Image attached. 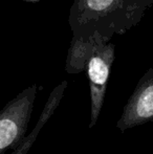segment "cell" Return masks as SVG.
<instances>
[{
    "mask_svg": "<svg viewBox=\"0 0 153 154\" xmlns=\"http://www.w3.org/2000/svg\"><path fill=\"white\" fill-rule=\"evenodd\" d=\"M153 0H74L68 14L72 39L106 41L136 26Z\"/></svg>",
    "mask_w": 153,
    "mask_h": 154,
    "instance_id": "obj_1",
    "label": "cell"
},
{
    "mask_svg": "<svg viewBox=\"0 0 153 154\" xmlns=\"http://www.w3.org/2000/svg\"><path fill=\"white\" fill-rule=\"evenodd\" d=\"M38 87L29 86L12 99L0 110V154L17 148L22 144L34 110Z\"/></svg>",
    "mask_w": 153,
    "mask_h": 154,
    "instance_id": "obj_2",
    "label": "cell"
},
{
    "mask_svg": "<svg viewBox=\"0 0 153 154\" xmlns=\"http://www.w3.org/2000/svg\"><path fill=\"white\" fill-rule=\"evenodd\" d=\"M93 40L91 51L86 62L90 89V122L89 128L96 126L104 105L107 84L115 61V46L110 41L100 37H91ZM78 40V39H77Z\"/></svg>",
    "mask_w": 153,
    "mask_h": 154,
    "instance_id": "obj_3",
    "label": "cell"
},
{
    "mask_svg": "<svg viewBox=\"0 0 153 154\" xmlns=\"http://www.w3.org/2000/svg\"><path fill=\"white\" fill-rule=\"evenodd\" d=\"M153 123V67L139 79L127 101L116 127L124 132L131 128Z\"/></svg>",
    "mask_w": 153,
    "mask_h": 154,
    "instance_id": "obj_4",
    "label": "cell"
},
{
    "mask_svg": "<svg viewBox=\"0 0 153 154\" xmlns=\"http://www.w3.org/2000/svg\"><path fill=\"white\" fill-rule=\"evenodd\" d=\"M67 87H68V82L66 80H64V81H62L60 84H58L51 90L50 94H49L48 99H47L46 103H45L44 107H43V110L41 111L40 116H39L35 127L27 134L26 137L22 142V144L17 147L15 150H13L11 154H27L29 152L33 145L37 140V137L39 133H40V131H42L43 127L46 125V123H48V121L55 114L56 110L60 106V103H61L62 99H63L64 93H65Z\"/></svg>",
    "mask_w": 153,
    "mask_h": 154,
    "instance_id": "obj_5",
    "label": "cell"
}]
</instances>
